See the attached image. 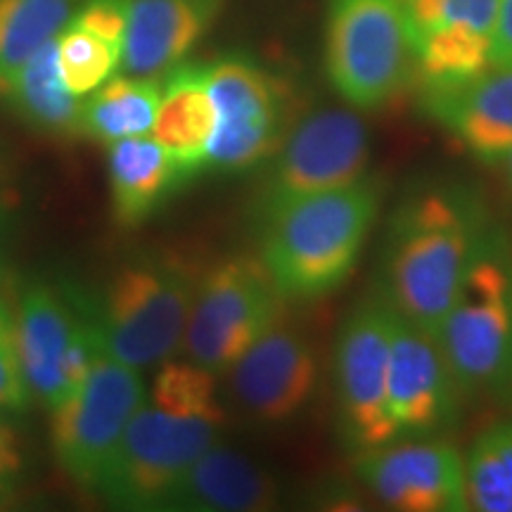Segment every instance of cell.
<instances>
[{"label":"cell","instance_id":"cell-1","mask_svg":"<svg viewBox=\"0 0 512 512\" xmlns=\"http://www.w3.org/2000/svg\"><path fill=\"white\" fill-rule=\"evenodd\" d=\"M491 223L472 185L453 178L413 185L384 230V297L403 318L437 335Z\"/></svg>","mask_w":512,"mask_h":512},{"label":"cell","instance_id":"cell-2","mask_svg":"<svg viewBox=\"0 0 512 512\" xmlns=\"http://www.w3.org/2000/svg\"><path fill=\"white\" fill-rule=\"evenodd\" d=\"M377 178L318 192L259 221V256L287 302H309L337 290L354 271L380 209Z\"/></svg>","mask_w":512,"mask_h":512},{"label":"cell","instance_id":"cell-3","mask_svg":"<svg viewBox=\"0 0 512 512\" xmlns=\"http://www.w3.org/2000/svg\"><path fill=\"white\" fill-rule=\"evenodd\" d=\"M437 339L465 396L512 399V233L505 228L486 230Z\"/></svg>","mask_w":512,"mask_h":512},{"label":"cell","instance_id":"cell-4","mask_svg":"<svg viewBox=\"0 0 512 512\" xmlns=\"http://www.w3.org/2000/svg\"><path fill=\"white\" fill-rule=\"evenodd\" d=\"M200 278L176 256H143L121 266L91 313L102 351L140 370L178 354Z\"/></svg>","mask_w":512,"mask_h":512},{"label":"cell","instance_id":"cell-5","mask_svg":"<svg viewBox=\"0 0 512 512\" xmlns=\"http://www.w3.org/2000/svg\"><path fill=\"white\" fill-rule=\"evenodd\" d=\"M325 74L354 110H377L415 79L403 0H328Z\"/></svg>","mask_w":512,"mask_h":512},{"label":"cell","instance_id":"cell-6","mask_svg":"<svg viewBox=\"0 0 512 512\" xmlns=\"http://www.w3.org/2000/svg\"><path fill=\"white\" fill-rule=\"evenodd\" d=\"M226 420L145 403L128 422L95 491L114 508L162 510L190 465L219 444Z\"/></svg>","mask_w":512,"mask_h":512},{"label":"cell","instance_id":"cell-7","mask_svg":"<svg viewBox=\"0 0 512 512\" xmlns=\"http://www.w3.org/2000/svg\"><path fill=\"white\" fill-rule=\"evenodd\" d=\"M287 299L261 256H230L202 273L183 349L188 361L221 375L283 320Z\"/></svg>","mask_w":512,"mask_h":512},{"label":"cell","instance_id":"cell-8","mask_svg":"<svg viewBox=\"0 0 512 512\" xmlns=\"http://www.w3.org/2000/svg\"><path fill=\"white\" fill-rule=\"evenodd\" d=\"M399 311L380 287L358 302L339 328L335 344V396L339 432L351 453L392 444L396 430L387 413L389 351Z\"/></svg>","mask_w":512,"mask_h":512},{"label":"cell","instance_id":"cell-9","mask_svg":"<svg viewBox=\"0 0 512 512\" xmlns=\"http://www.w3.org/2000/svg\"><path fill=\"white\" fill-rule=\"evenodd\" d=\"M370 138L351 110H318L292 124L268 159L254 195V221L302 197L344 188L368 176Z\"/></svg>","mask_w":512,"mask_h":512},{"label":"cell","instance_id":"cell-10","mask_svg":"<svg viewBox=\"0 0 512 512\" xmlns=\"http://www.w3.org/2000/svg\"><path fill=\"white\" fill-rule=\"evenodd\" d=\"M145 403L147 387L140 368L102 351L74 394L50 408V441L62 470L95 491L128 422Z\"/></svg>","mask_w":512,"mask_h":512},{"label":"cell","instance_id":"cell-11","mask_svg":"<svg viewBox=\"0 0 512 512\" xmlns=\"http://www.w3.org/2000/svg\"><path fill=\"white\" fill-rule=\"evenodd\" d=\"M216 110L207 169L242 171L268 162L292 128L285 83L247 55H223L207 64Z\"/></svg>","mask_w":512,"mask_h":512},{"label":"cell","instance_id":"cell-12","mask_svg":"<svg viewBox=\"0 0 512 512\" xmlns=\"http://www.w3.org/2000/svg\"><path fill=\"white\" fill-rule=\"evenodd\" d=\"M15 335L31 394L48 408L74 394L102 354L91 313H76L74 304L48 283H31L22 292Z\"/></svg>","mask_w":512,"mask_h":512},{"label":"cell","instance_id":"cell-13","mask_svg":"<svg viewBox=\"0 0 512 512\" xmlns=\"http://www.w3.org/2000/svg\"><path fill=\"white\" fill-rule=\"evenodd\" d=\"M361 484L399 512H467L465 456L437 437L396 439L354 456Z\"/></svg>","mask_w":512,"mask_h":512},{"label":"cell","instance_id":"cell-14","mask_svg":"<svg viewBox=\"0 0 512 512\" xmlns=\"http://www.w3.org/2000/svg\"><path fill=\"white\" fill-rule=\"evenodd\" d=\"M463 399L437 335L399 313L387 377V413L396 437H437L458 420Z\"/></svg>","mask_w":512,"mask_h":512},{"label":"cell","instance_id":"cell-15","mask_svg":"<svg viewBox=\"0 0 512 512\" xmlns=\"http://www.w3.org/2000/svg\"><path fill=\"white\" fill-rule=\"evenodd\" d=\"M228 373L242 411L264 425L297 418L318 389L316 351L283 320L256 339Z\"/></svg>","mask_w":512,"mask_h":512},{"label":"cell","instance_id":"cell-16","mask_svg":"<svg viewBox=\"0 0 512 512\" xmlns=\"http://www.w3.org/2000/svg\"><path fill=\"white\" fill-rule=\"evenodd\" d=\"M422 110L479 162L512 152V67L491 64L472 79L422 88Z\"/></svg>","mask_w":512,"mask_h":512},{"label":"cell","instance_id":"cell-17","mask_svg":"<svg viewBox=\"0 0 512 512\" xmlns=\"http://www.w3.org/2000/svg\"><path fill=\"white\" fill-rule=\"evenodd\" d=\"M223 0H131L121 69L162 76L181 64L216 22Z\"/></svg>","mask_w":512,"mask_h":512},{"label":"cell","instance_id":"cell-18","mask_svg":"<svg viewBox=\"0 0 512 512\" xmlns=\"http://www.w3.org/2000/svg\"><path fill=\"white\" fill-rule=\"evenodd\" d=\"M278 505V484L261 465L221 441L181 477L162 510L264 512Z\"/></svg>","mask_w":512,"mask_h":512},{"label":"cell","instance_id":"cell-19","mask_svg":"<svg viewBox=\"0 0 512 512\" xmlns=\"http://www.w3.org/2000/svg\"><path fill=\"white\" fill-rule=\"evenodd\" d=\"M214 128L216 110L209 95L207 64L181 62L164 72L162 100L150 136L169 152L183 181L207 169Z\"/></svg>","mask_w":512,"mask_h":512},{"label":"cell","instance_id":"cell-20","mask_svg":"<svg viewBox=\"0 0 512 512\" xmlns=\"http://www.w3.org/2000/svg\"><path fill=\"white\" fill-rule=\"evenodd\" d=\"M112 214L126 228L140 226L159 209L176 183L174 159L152 136L121 138L107 152Z\"/></svg>","mask_w":512,"mask_h":512},{"label":"cell","instance_id":"cell-21","mask_svg":"<svg viewBox=\"0 0 512 512\" xmlns=\"http://www.w3.org/2000/svg\"><path fill=\"white\" fill-rule=\"evenodd\" d=\"M0 98L36 131L53 136L79 133L83 98L74 95L64 83L57 38L38 48L15 74L0 81Z\"/></svg>","mask_w":512,"mask_h":512},{"label":"cell","instance_id":"cell-22","mask_svg":"<svg viewBox=\"0 0 512 512\" xmlns=\"http://www.w3.org/2000/svg\"><path fill=\"white\" fill-rule=\"evenodd\" d=\"M162 100V76H119L81 100L79 136L98 143L150 136Z\"/></svg>","mask_w":512,"mask_h":512},{"label":"cell","instance_id":"cell-23","mask_svg":"<svg viewBox=\"0 0 512 512\" xmlns=\"http://www.w3.org/2000/svg\"><path fill=\"white\" fill-rule=\"evenodd\" d=\"M81 0H0V81L62 34Z\"/></svg>","mask_w":512,"mask_h":512},{"label":"cell","instance_id":"cell-24","mask_svg":"<svg viewBox=\"0 0 512 512\" xmlns=\"http://www.w3.org/2000/svg\"><path fill=\"white\" fill-rule=\"evenodd\" d=\"M467 494L477 512H512V420L491 425L465 453Z\"/></svg>","mask_w":512,"mask_h":512},{"label":"cell","instance_id":"cell-25","mask_svg":"<svg viewBox=\"0 0 512 512\" xmlns=\"http://www.w3.org/2000/svg\"><path fill=\"white\" fill-rule=\"evenodd\" d=\"M60 48V69L69 91L86 98L102 83L110 81L121 67V50L102 41L91 31L67 24L57 36Z\"/></svg>","mask_w":512,"mask_h":512},{"label":"cell","instance_id":"cell-26","mask_svg":"<svg viewBox=\"0 0 512 512\" xmlns=\"http://www.w3.org/2000/svg\"><path fill=\"white\" fill-rule=\"evenodd\" d=\"M150 403L169 408V411L226 420L219 389H216V375L192 361L164 363L152 382Z\"/></svg>","mask_w":512,"mask_h":512},{"label":"cell","instance_id":"cell-27","mask_svg":"<svg viewBox=\"0 0 512 512\" xmlns=\"http://www.w3.org/2000/svg\"><path fill=\"white\" fill-rule=\"evenodd\" d=\"M411 48L439 29L463 27L494 38L498 0H403Z\"/></svg>","mask_w":512,"mask_h":512},{"label":"cell","instance_id":"cell-28","mask_svg":"<svg viewBox=\"0 0 512 512\" xmlns=\"http://www.w3.org/2000/svg\"><path fill=\"white\" fill-rule=\"evenodd\" d=\"M15 335V313L0 302V411H24L31 401Z\"/></svg>","mask_w":512,"mask_h":512},{"label":"cell","instance_id":"cell-29","mask_svg":"<svg viewBox=\"0 0 512 512\" xmlns=\"http://www.w3.org/2000/svg\"><path fill=\"white\" fill-rule=\"evenodd\" d=\"M131 0H81L72 22L74 27L86 29L114 48H124Z\"/></svg>","mask_w":512,"mask_h":512},{"label":"cell","instance_id":"cell-30","mask_svg":"<svg viewBox=\"0 0 512 512\" xmlns=\"http://www.w3.org/2000/svg\"><path fill=\"white\" fill-rule=\"evenodd\" d=\"M24 475V456L17 432L5 411H0V505L17 494Z\"/></svg>","mask_w":512,"mask_h":512},{"label":"cell","instance_id":"cell-31","mask_svg":"<svg viewBox=\"0 0 512 512\" xmlns=\"http://www.w3.org/2000/svg\"><path fill=\"white\" fill-rule=\"evenodd\" d=\"M491 64H496V67H512V0H498Z\"/></svg>","mask_w":512,"mask_h":512},{"label":"cell","instance_id":"cell-32","mask_svg":"<svg viewBox=\"0 0 512 512\" xmlns=\"http://www.w3.org/2000/svg\"><path fill=\"white\" fill-rule=\"evenodd\" d=\"M498 166H501V171H503V178H505V183L510 185L512 188V152L508 157H503L501 162H498Z\"/></svg>","mask_w":512,"mask_h":512},{"label":"cell","instance_id":"cell-33","mask_svg":"<svg viewBox=\"0 0 512 512\" xmlns=\"http://www.w3.org/2000/svg\"><path fill=\"white\" fill-rule=\"evenodd\" d=\"M0 271H3V254H0Z\"/></svg>","mask_w":512,"mask_h":512}]
</instances>
